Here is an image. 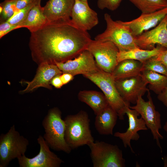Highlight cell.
<instances>
[{"label":"cell","mask_w":167,"mask_h":167,"mask_svg":"<svg viewBox=\"0 0 167 167\" xmlns=\"http://www.w3.org/2000/svg\"><path fill=\"white\" fill-rule=\"evenodd\" d=\"M40 148L39 153L29 158L25 155L17 159L20 167H59L63 161L54 152L41 135L37 139Z\"/></svg>","instance_id":"30bf717a"},{"label":"cell","mask_w":167,"mask_h":167,"mask_svg":"<svg viewBox=\"0 0 167 167\" xmlns=\"http://www.w3.org/2000/svg\"><path fill=\"white\" fill-rule=\"evenodd\" d=\"M29 42L33 60L38 65L63 62L86 49L92 40L87 31L71 21L48 22L30 32Z\"/></svg>","instance_id":"6da1fadb"},{"label":"cell","mask_w":167,"mask_h":167,"mask_svg":"<svg viewBox=\"0 0 167 167\" xmlns=\"http://www.w3.org/2000/svg\"><path fill=\"white\" fill-rule=\"evenodd\" d=\"M75 0H49L43 7V14L49 22L71 20Z\"/></svg>","instance_id":"ac0fdd59"},{"label":"cell","mask_w":167,"mask_h":167,"mask_svg":"<svg viewBox=\"0 0 167 167\" xmlns=\"http://www.w3.org/2000/svg\"><path fill=\"white\" fill-rule=\"evenodd\" d=\"M155 57L162 63L167 69V49L161 51Z\"/></svg>","instance_id":"1f68e13d"},{"label":"cell","mask_w":167,"mask_h":167,"mask_svg":"<svg viewBox=\"0 0 167 167\" xmlns=\"http://www.w3.org/2000/svg\"><path fill=\"white\" fill-rule=\"evenodd\" d=\"M78 97L79 101L85 103L92 108L96 115L109 105L104 94L99 92L82 91L79 93Z\"/></svg>","instance_id":"44dd1931"},{"label":"cell","mask_w":167,"mask_h":167,"mask_svg":"<svg viewBox=\"0 0 167 167\" xmlns=\"http://www.w3.org/2000/svg\"><path fill=\"white\" fill-rule=\"evenodd\" d=\"M81 1H83L86 2H88V0H81Z\"/></svg>","instance_id":"8d00e7d4"},{"label":"cell","mask_w":167,"mask_h":167,"mask_svg":"<svg viewBox=\"0 0 167 167\" xmlns=\"http://www.w3.org/2000/svg\"><path fill=\"white\" fill-rule=\"evenodd\" d=\"M94 167H124L125 160L122 151L116 145L96 141L89 144Z\"/></svg>","instance_id":"52a82bcc"},{"label":"cell","mask_w":167,"mask_h":167,"mask_svg":"<svg viewBox=\"0 0 167 167\" xmlns=\"http://www.w3.org/2000/svg\"><path fill=\"white\" fill-rule=\"evenodd\" d=\"M130 106L127 105L125 111L128 118V128L125 132H116L114 136L121 139L124 146L125 148L129 147L131 152L134 153L131 144V140H138L139 138L138 132L141 130H147L148 129L143 119L141 117L138 118L139 114L136 110L131 109Z\"/></svg>","instance_id":"9a60e30c"},{"label":"cell","mask_w":167,"mask_h":167,"mask_svg":"<svg viewBox=\"0 0 167 167\" xmlns=\"http://www.w3.org/2000/svg\"><path fill=\"white\" fill-rule=\"evenodd\" d=\"M135 43L139 48L151 49L155 45L167 49V15L154 28L135 37Z\"/></svg>","instance_id":"4fadbf2b"},{"label":"cell","mask_w":167,"mask_h":167,"mask_svg":"<svg viewBox=\"0 0 167 167\" xmlns=\"http://www.w3.org/2000/svg\"><path fill=\"white\" fill-rule=\"evenodd\" d=\"M16 0H5L0 4V23L10 19L17 10Z\"/></svg>","instance_id":"484cf974"},{"label":"cell","mask_w":167,"mask_h":167,"mask_svg":"<svg viewBox=\"0 0 167 167\" xmlns=\"http://www.w3.org/2000/svg\"><path fill=\"white\" fill-rule=\"evenodd\" d=\"M40 0H38L24 8L17 10L13 16L6 21L11 24L20 26V24L26 18L31 9Z\"/></svg>","instance_id":"83f0119b"},{"label":"cell","mask_w":167,"mask_h":167,"mask_svg":"<svg viewBox=\"0 0 167 167\" xmlns=\"http://www.w3.org/2000/svg\"><path fill=\"white\" fill-rule=\"evenodd\" d=\"M167 15V7L148 13H142L138 18L122 23L128 26L134 37L156 26Z\"/></svg>","instance_id":"2e32d148"},{"label":"cell","mask_w":167,"mask_h":167,"mask_svg":"<svg viewBox=\"0 0 167 167\" xmlns=\"http://www.w3.org/2000/svg\"><path fill=\"white\" fill-rule=\"evenodd\" d=\"M62 73L56 65L41 64L39 65L33 79L31 81H24L27 84V86L20 92L21 93L29 92L40 87L51 89L50 84L52 79L55 76L61 75Z\"/></svg>","instance_id":"e0dca14e"},{"label":"cell","mask_w":167,"mask_h":167,"mask_svg":"<svg viewBox=\"0 0 167 167\" xmlns=\"http://www.w3.org/2000/svg\"><path fill=\"white\" fill-rule=\"evenodd\" d=\"M83 75L96 85L102 91L109 105L117 113L119 119L124 120L125 109L129 103L125 101L118 92L111 74L100 69Z\"/></svg>","instance_id":"277c9868"},{"label":"cell","mask_w":167,"mask_h":167,"mask_svg":"<svg viewBox=\"0 0 167 167\" xmlns=\"http://www.w3.org/2000/svg\"><path fill=\"white\" fill-rule=\"evenodd\" d=\"M41 1L31 9L26 18L20 25L22 28H27L30 32L40 28L48 22L43 14Z\"/></svg>","instance_id":"603a6c76"},{"label":"cell","mask_w":167,"mask_h":167,"mask_svg":"<svg viewBox=\"0 0 167 167\" xmlns=\"http://www.w3.org/2000/svg\"><path fill=\"white\" fill-rule=\"evenodd\" d=\"M55 65L63 73H69L74 76L93 72L99 69L92 55L87 49L83 51L73 59L63 62H57Z\"/></svg>","instance_id":"7c38bea8"},{"label":"cell","mask_w":167,"mask_h":167,"mask_svg":"<svg viewBox=\"0 0 167 167\" xmlns=\"http://www.w3.org/2000/svg\"><path fill=\"white\" fill-rule=\"evenodd\" d=\"M148 100L145 101L140 96L137 100L136 105L130 106V108L136 110L141 115L145 121L147 127L150 130L153 139L156 141L158 146L162 152L160 139H162L163 136L159 132L161 128V115L156 109L155 106L148 89L147 91Z\"/></svg>","instance_id":"9c48e42d"},{"label":"cell","mask_w":167,"mask_h":167,"mask_svg":"<svg viewBox=\"0 0 167 167\" xmlns=\"http://www.w3.org/2000/svg\"><path fill=\"white\" fill-rule=\"evenodd\" d=\"M86 49L93 56L98 67L101 70L111 74L118 63L119 50L112 42L92 40Z\"/></svg>","instance_id":"ba28073f"},{"label":"cell","mask_w":167,"mask_h":167,"mask_svg":"<svg viewBox=\"0 0 167 167\" xmlns=\"http://www.w3.org/2000/svg\"><path fill=\"white\" fill-rule=\"evenodd\" d=\"M74 76L68 73H62L60 75L61 80L63 84H66L72 80Z\"/></svg>","instance_id":"836d02e7"},{"label":"cell","mask_w":167,"mask_h":167,"mask_svg":"<svg viewBox=\"0 0 167 167\" xmlns=\"http://www.w3.org/2000/svg\"><path fill=\"white\" fill-rule=\"evenodd\" d=\"M142 13L153 12L167 7V0H129Z\"/></svg>","instance_id":"d4e9b609"},{"label":"cell","mask_w":167,"mask_h":167,"mask_svg":"<svg viewBox=\"0 0 167 167\" xmlns=\"http://www.w3.org/2000/svg\"><path fill=\"white\" fill-rule=\"evenodd\" d=\"M106 28L102 33L97 35L94 40L110 41L114 43L119 51H127L139 48L136 44L135 37L129 28L121 20H113L106 13L104 15Z\"/></svg>","instance_id":"5b68a950"},{"label":"cell","mask_w":167,"mask_h":167,"mask_svg":"<svg viewBox=\"0 0 167 167\" xmlns=\"http://www.w3.org/2000/svg\"><path fill=\"white\" fill-rule=\"evenodd\" d=\"M143 70V62L126 59L118 63L111 74L115 80L139 75Z\"/></svg>","instance_id":"ffe728a7"},{"label":"cell","mask_w":167,"mask_h":167,"mask_svg":"<svg viewBox=\"0 0 167 167\" xmlns=\"http://www.w3.org/2000/svg\"><path fill=\"white\" fill-rule=\"evenodd\" d=\"M28 140L16 131L14 125L0 135V167H7L13 159L25 155Z\"/></svg>","instance_id":"8992f818"},{"label":"cell","mask_w":167,"mask_h":167,"mask_svg":"<svg viewBox=\"0 0 167 167\" xmlns=\"http://www.w3.org/2000/svg\"><path fill=\"white\" fill-rule=\"evenodd\" d=\"M166 48L159 45L151 49L138 48L127 51H119L117 56L118 63L126 59H132L143 62L156 56Z\"/></svg>","instance_id":"7402d4cb"},{"label":"cell","mask_w":167,"mask_h":167,"mask_svg":"<svg viewBox=\"0 0 167 167\" xmlns=\"http://www.w3.org/2000/svg\"><path fill=\"white\" fill-rule=\"evenodd\" d=\"M64 120L65 140L72 149L94 141L90 129V119L86 111L81 110L76 114L68 115Z\"/></svg>","instance_id":"7a4b0ae2"},{"label":"cell","mask_w":167,"mask_h":167,"mask_svg":"<svg viewBox=\"0 0 167 167\" xmlns=\"http://www.w3.org/2000/svg\"><path fill=\"white\" fill-rule=\"evenodd\" d=\"M163 129L167 133V121L165 122L164 126Z\"/></svg>","instance_id":"d590c367"},{"label":"cell","mask_w":167,"mask_h":167,"mask_svg":"<svg viewBox=\"0 0 167 167\" xmlns=\"http://www.w3.org/2000/svg\"><path fill=\"white\" fill-rule=\"evenodd\" d=\"M61 75H59L55 76L52 79L51 81V84L57 88H61L63 85L60 78Z\"/></svg>","instance_id":"d6a6232c"},{"label":"cell","mask_w":167,"mask_h":167,"mask_svg":"<svg viewBox=\"0 0 167 167\" xmlns=\"http://www.w3.org/2000/svg\"><path fill=\"white\" fill-rule=\"evenodd\" d=\"M122 0H97V5L100 9L106 8L111 11L116 10Z\"/></svg>","instance_id":"f1b7e54d"},{"label":"cell","mask_w":167,"mask_h":167,"mask_svg":"<svg viewBox=\"0 0 167 167\" xmlns=\"http://www.w3.org/2000/svg\"><path fill=\"white\" fill-rule=\"evenodd\" d=\"M71 21L78 27L87 31L99 23L97 13L89 6L88 2L75 0L71 15Z\"/></svg>","instance_id":"5bb4252c"},{"label":"cell","mask_w":167,"mask_h":167,"mask_svg":"<svg viewBox=\"0 0 167 167\" xmlns=\"http://www.w3.org/2000/svg\"><path fill=\"white\" fill-rule=\"evenodd\" d=\"M42 125L45 132L43 137L50 148L70 153L72 149L65 140V125L60 110L56 107L50 109L44 118Z\"/></svg>","instance_id":"3957f363"},{"label":"cell","mask_w":167,"mask_h":167,"mask_svg":"<svg viewBox=\"0 0 167 167\" xmlns=\"http://www.w3.org/2000/svg\"><path fill=\"white\" fill-rule=\"evenodd\" d=\"M117 89L127 103L135 104L138 97L143 96L149 89L148 84L141 74L135 76L115 80Z\"/></svg>","instance_id":"8fae6325"},{"label":"cell","mask_w":167,"mask_h":167,"mask_svg":"<svg viewBox=\"0 0 167 167\" xmlns=\"http://www.w3.org/2000/svg\"><path fill=\"white\" fill-rule=\"evenodd\" d=\"M157 98L167 107V87L161 93L158 95Z\"/></svg>","instance_id":"e575fe53"},{"label":"cell","mask_w":167,"mask_h":167,"mask_svg":"<svg viewBox=\"0 0 167 167\" xmlns=\"http://www.w3.org/2000/svg\"><path fill=\"white\" fill-rule=\"evenodd\" d=\"M143 70L154 71L167 76V69L161 62L154 57L144 62Z\"/></svg>","instance_id":"4316f807"},{"label":"cell","mask_w":167,"mask_h":167,"mask_svg":"<svg viewBox=\"0 0 167 167\" xmlns=\"http://www.w3.org/2000/svg\"><path fill=\"white\" fill-rule=\"evenodd\" d=\"M141 75L149 84V89L158 95L167 87V76L145 70L142 71Z\"/></svg>","instance_id":"cb8c5ba5"},{"label":"cell","mask_w":167,"mask_h":167,"mask_svg":"<svg viewBox=\"0 0 167 167\" xmlns=\"http://www.w3.org/2000/svg\"><path fill=\"white\" fill-rule=\"evenodd\" d=\"M38 0H16V6L17 10L24 8Z\"/></svg>","instance_id":"4dcf8cb0"},{"label":"cell","mask_w":167,"mask_h":167,"mask_svg":"<svg viewBox=\"0 0 167 167\" xmlns=\"http://www.w3.org/2000/svg\"><path fill=\"white\" fill-rule=\"evenodd\" d=\"M118 117L117 112L109 105L96 115L94 123L96 130L101 135H112Z\"/></svg>","instance_id":"d6986e66"},{"label":"cell","mask_w":167,"mask_h":167,"mask_svg":"<svg viewBox=\"0 0 167 167\" xmlns=\"http://www.w3.org/2000/svg\"><path fill=\"white\" fill-rule=\"evenodd\" d=\"M22 28L19 26L11 24L7 21L1 23L0 24V38L12 31Z\"/></svg>","instance_id":"f546056e"}]
</instances>
